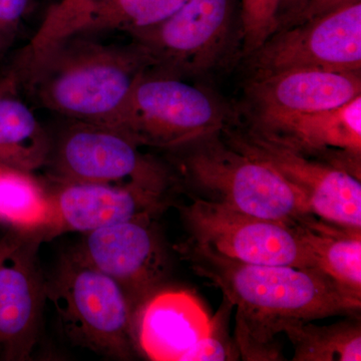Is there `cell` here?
I'll list each match as a JSON object with an SVG mask.
<instances>
[{
    "label": "cell",
    "mask_w": 361,
    "mask_h": 361,
    "mask_svg": "<svg viewBox=\"0 0 361 361\" xmlns=\"http://www.w3.org/2000/svg\"><path fill=\"white\" fill-rule=\"evenodd\" d=\"M361 96V71L291 70L247 78L238 115L263 120L329 110Z\"/></svg>",
    "instance_id": "14"
},
{
    "label": "cell",
    "mask_w": 361,
    "mask_h": 361,
    "mask_svg": "<svg viewBox=\"0 0 361 361\" xmlns=\"http://www.w3.org/2000/svg\"><path fill=\"white\" fill-rule=\"evenodd\" d=\"M133 39L151 59L149 71L182 80L206 77L241 59L235 0H188L168 20Z\"/></svg>",
    "instance_id": "6"
},
{
    "label": "cell",
    "mask_w": 361,
    "mask_h": 361,
    "mask_svg": "<svg viewBox=\"0 0 361 361\" xmlns=\"http://www.w3.org/2000/svg\"><path fill=\"white\" fill-rule=\"evenodd\" d=\"M221 133L170 151L197 198L290 226L313 217L302 195L279 173L232 148Z\"/></svg>",
    "instance_id": "3"
},
{
    "label": "cell",
    "mask_w": 361,
    "mask_h": 361,
    "mask_svg": "<svg viewBox=\"0 0 361 361\" xmlns=\"http://www.w3.org/2000/svg\"><path fill=\"white\" fill-rule=\"evenodd\" d=\"M154 220L137 218L85 233L77 250L87 263L118 282L135 315L167 274V252Z\"/></svg>",
    "instance_id": "12"
},
{
    "label": "cell",
    "mask_w": 361,
    "mask_h": 361,
    "mask_svg": "<svg viewBox=\"0 0 361 361\" xmlns=\"http://www.w3.org/2000/svg\"><path fill=\"white\" fill-rule=\"evenodd\" d=\"M221 134L232 148L279 173L302 195L316 218L361 230L360 179L278 144L243 125L238 118Z\"/></svg>",
    "instance_id": "9"
},
{
    "label": "cell",
    "mask_w": 361,
    "mask_h": 361,
    "mask_svg": "<svg viewBox=\"0 0 361 361\" xmlns=\"http://www.w3.org/2000/svg\"><path fill=\"white\" fill-rule=\"evenodd\" d=\"M294 348V361H360V319L332 325L300 322L284 330Z\"/></svg>",
    "instance_id": "21"
},
{
    "label": "cell",
    "mask_w": 361,
    "mask_h": 361,
    "mask_svg": "<svg viewBox=\"0 0 361 361\" xmlns=\"http://www.w3.org/2000/svg\"><path fill=\"white\" fill-rule=\"evenodd\" d=\"M0 222L18 231L54 236L51 194L32 173L0 164Z\"/></svg>",
    "instance_id": "20"
},
{
    "label": "cell",
    "mask_w": 361,
    "mask_h": 361,
    "mask_svg": "<svg viewBox=\"0 0 361 361\" xmlns=\"http://www.w3.org/2000/svg\"><path fill=\"white\" fill-rule=\"evenodd\" d=\"M45 233L11 229L0 238V360L32 357L47 301L40 267Z\"/></svg>",
    "instance_id": "11"
},
{
    "label": "cell",
    "mask_w": 361,
    "mask_h": 361,
    "mask_svg": "<svg viewBox=\"0 0 361 361\" xmlns=\"http://www.w3.org/2000/svg\"><path fill=\"white\" fill-rule=\"evenodd\" d=\"M188 0H87L71 14L49 44L77 35L123 32L135 35L160 25ZM42 51V49H40Z\"/></svg>",
    "instance_id": "17"
},
{
    "label": "cell",
    "mask_w": 361,
    "mask_h": 361,
    "mask_svg": "<svg viewBox=\"0 0 361 361\" xmlns=\"http://www.w3.org/2000/svg\"><path fill=\"white\" fill-rule=\"evenodd\" d=\"M139 147L110 126L75 121L51 149L49 161L58 182L137 185L169 193L174 175Z\"/></svg>",
    "instance_id": "8"
},
{
    "label": "cell",
    "mask_w": 361,
    "mask_h": 361,
    "mask_svg": "<svg viewBox=\"0 0 361 361\" xmlns=\"http://www.w3.org/2000/svg\"><path fill=\"white\" fill-rule=\"evenodd\" d=\"M242 123L301 155L361 180V96L329 110Z\"/></svg>",
    "instance_id": "13"
},
{
    "label": "cell",
    "mask_w": 361,
    "mask_h": 361,
    "mask_svg": "<svg viewBox=\"0 0 361 361\" xmlns=\"http://www.w3.org/2000/svg\"><path fill=\"white\" fill-rule=\"evenodd\" d=\"M49 194L54 236L63 232L89 233L137 218H156L171 205L169 193L137 185L58 182Z\"/></svg>",
    "instance_id": "15"
},
{
    "label": "cell",
    "mask_w": 361,
    "mask_h": 361,
    "mask_svg": "<svg viewBox=\"0 0 361 361\" xmlns=\"http://www.w3.org/2000/svg\"><path fill=\"white\" fill-rule=\"evenodd\" d=\"M243 61L248 78L291 70L361 71V2L277 30Z\"/></svg>",
    "instance_id": "10"
},
{
    "label": "cell",
    "mask_w": 361,
    "mask_h": 361,
    "mask_svg": "<svg viewBox=\"0 0 361 361\" xmlns=\"http://www.w3.org/2000/svg\"><path fill=\"white\" fill-rule=\"evenodd\" d=\"M32 0H0V54L6 51L20 30Z\"/></svg>",
    "instance_id": "24"
},
{
    "label": "cell",
    "mask_w": 361,
    "mask_h": 361,
    "mask_svg": "<svg viewBox=\"0 0 361 361\" xmlns=\"http://www.w3.org/2000/svg\"><path fill=\"white\" fill-rule=\"evenodd\" d=\"M280 0H241V59L264 44L278 28Z\"/></svg>",
    "instance_id": "22"
},
{
    "label": "cell",
    "mask_w": 361,
    "mask_h": 361,
    "mask_svg": "<svg viewBox=\"0 0 361 361\" xmlns=\"http://www.w3.org/2000/svg\"><path fill=\"white\" fill-rule=\"evenodd\" d=\"M85 1L87 0H59L58 4H54L47 11L44 20L32 37V44L42 47L51 42L59 28Z\"/></svg>",
    "instance_id": "25"
},
{
    "label": "cell",
    "mask_w": 361,
    "mask_h": 361,
    "mask_svg": "<svg viewBox=\"0 0 361 361\" xmlns=\"http://www.w3.org/2000/svg\"><path fill=\"white\" fill-rule=\"evenodd\" d=\"M233 305L224 298V303L219 311L214 315L213 329L210 336L193 349L187 361H225L236 360L239 358L235 341H230L227 334L228 319Z\"/></svg>",
    "instance_id": "23"
},
{
    "label": "cell",
    "mask_w": 361,
    "mask_h": 361,
    "mask_svg": "<svg viewBox=\"0 0 361 361\" xmlns=\"http://www.w3.org/2000/svg\"><path fill=\"white\" fill-rule=\"evenodd\" d=\"M16 85L13 75L0 80V164L32 173L49 163L51 142Z\"/></svg>",
    "instance_id": "18"
},
{
    "label": "cell",
    "mask_w": 361,
    "mask_h": 361,
    "mask_svg": "<svg viewBox=\"0 0 361 361\" xmlns=\"http://www.w3.org/2000/svg\"><path fill=\"white\" fill-rule=\"evenodd\" d=\"M238 113L203 85L146 71L109 123L139 146L180 148L236 122Z\"/></svg>",
    "instance_id": "4"
},
{
    "label": "cell",
    "mask_w": 361,
    "mask_h": 361,
    "mask_svg": "<svg viewBox=\"0 0 361 361\" xmlns=\"http://www.w3.org/2000/svg\"><path fill=\"white\" fill-rule=\"evenodd\" d=\"M307 1L308 0H280L277 30L284 27L302 9Z\"/></svg>",
    "instance_id": "27"
},
{
    "label": "cell",
    "mask_w": 361,
    "mask_h": 361,
    "mask_svg": "<svg viewBox=\"0 0 361 361\" xmlns=\"http://www.w3.org/2000/svg\"><path fill=\"white\" fill-rule=\"evenodd\" d=\"M180 211L189 232L187 241L195 245L247 264L317 270L297 226L263 219L197 197Z\"/></svg>",
    "instance_id": "7"
},
{
    "label": "cell",
    "mask_w": 361,
    "mask_h": 361,
    "mask_svg": "<svg viewBox=\"0 0 361 361\" xmlns=\"http://www.w3.org/2000/svg\"><path fill=\"white\" fill-rule=\"evenodd\" d=\"M361 0H308L300 11L283 28L290 27L307 21L317 20L322 16H329L345 7L360 4Z\"/></svg>",
    "instance_id": "26"
},
{
    "label": "cell",
    "mask_w": 361,
    "mask_h": 361,
    "mask_svg": "<svg viewBox=\"0 0 361 361\" xmlns=\"http://www.w3.org/2000/svg\"><path fill=\"white\" fill-rule=\"evenodd\" d=\"M213 324V317L194 294L157 290L135 313V342L149 360L187 361L193 349L210 336Z\"/></svg>",
    "instance_id": "16"
},
{
    "label": "cell",
    "mask_w": 361,
    "mask_h": 361,
    "mask_svg": "<svg viewBox=\"0 0 361 361\" xmlns=\"http://www.w3.org/2000/svg\"><path fill=\"white\" fill-rule=\"evenodd\" d=\"M316 269L345 295L361 302V230L313 217L297 225Z\"/></svg>",
    "instance_id": "19"
},
{
    "label": "cell",
    "mask_w": 361,
    "mask_h": 361,
    "mask_svg": "<svg viewBox=\"0 0 361 361\" xmlns=\"http://www.w3.org/2000/svg\"><path fill=\"white\" fill-rule=\"evenodd\" d=\"M13 73L47 110L109 125L122 110L137 80L152 68L137 44H106L71 35L30 56Z\"/></svg>",
    "instance_id": "2"
},
{
    "label": "cell",
    "mask_w": 361,
    "mask_h": 361,
    "mask_svg": "<svg viewBox=\"0 0 361 361\" xmlns=\"http://www.w3.org/2000/svg\"><path fill=\"white\" fill-rule=\"evenodd\" d=\"M177 250L236 307L235 344L242 360H283L276 336L289 325L360 313L361 302L345 295L319 271L247 264L189 241Z\"/></svg>",
    "instance_id": "1"
},
{
    "label": "cell",
    "mask_w": 361,
    "mask_h": 361,
    "mask_svg": "<svg viewBox=\"0 0 361 361\" xmlns=\"http://www.w3.org/2000/svg\"><path fill=\"white\" fill-rule=\"evenodd\" d=\"M47 300L75 345L114 360L134 357L137 346L129 299L118 282L77 250L63 256L47 281Z\"/></svg>",
    "instance_id": "5"
},
{
    "label": "cell",
    "mask_w": 361,
    "mask_h": 361,
    "mask_svg": "<svg viewBox=\"0 0 361 361\" xmlns=\"http://www.w3.org/2000/svg\"><path fill=\"white\" fill-rule=\"evenodd\" d=\"M85 2H87V1H85Z\"/></svg>",
    "instance_id": "28"
}]
</instances>
